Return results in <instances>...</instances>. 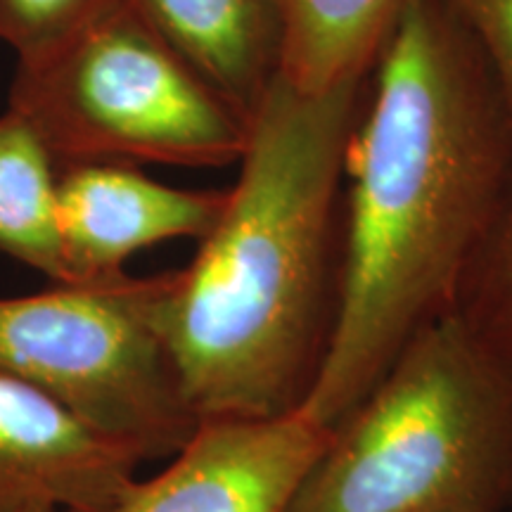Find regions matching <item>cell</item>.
<instances>
[{
	"label": "cell",
	"instance_id": "1",
	"mask_svg": "<svg viewBox=\"0 0 512 512\" xmlns=\"http://www.w3.org/2000/svg\"><path fill=\"white\" fill-rule=\"evenodd\" d=\"M512 166V119L444 0H408L368 74L344 159L332 344L302 408L330 430L453 290Z\"/></svg>",
	"mask_w": 512,
	"mask_h": 512
},
{
	"label": "cell",
	"instance_id": "2",
	"mask_svg": "<svg viewBox=\"0 0 512 512\" xmlns=\"http://www.w3.org/2000/svg\"><path fill=\"white\" fill-rule=\"evenodd\" d=\"M368 76L304 93L283 76L249 119L240 174L195 259L166 273L159 332L200 420L302 413L328 358L344 159Z\"/></svg>",
	"mask_w": 512,
	"mask_h": 512
},
{
	"label": "cell",
	"instance_id": "3",
	"mask_svg": "<svg viewBox=\"0 0 512 512\" xmlns=\"http://www.w3.org/2000/svg\"><path fill=\"white\" fill-rule=\"evenodd\" d=\"M512 373L444 313L328 430L287 512H508Z\"/></svg>",
	"mask_w": 512,
	"mask_h": 512
},
{
	"label": "cell",
	"instance_id": "4",
	"mask_svg": "<svg viewBox=\"0 0 512 512\" xmlns=\"http://www.w3.org/2000/svg\"><path fill=\"white\" fill-rule=\"evenodd\" d=\"M10 110L64 164H238L249 124L131 0L64 46L17 62Z\"/></svg>",
	"mask_w": 512,
	"mask_h": 512
},
{
	"label": "cell",
	"instance_id": "5",
	"mask_svg": "<svg viewBox=\"0 0 512 512\" xmlns=\"http://www.w3.org/2000/svg\"><path fill=\"white\" fill-rule=\"evenodd\" d=\"M164 287L119 273L0 297V370L140 463L171 460L202 420L159 332Z\"/></svg>",
	"mask_w": 512,
	"mask_h": 512
},
{
	"label": "cell",
	"instance_id": "6",
	"mask_svg": "<svg viewBox=\"0 0 512 512\" xmlns=\"http://www.w3.org/2000/svg\"><path fill=\"white\" fill-rule=\"evenodd\" d=\"M328 430L292 413L202 420L169 465L140 479L117 512H287Z\"/></svg>",
	"mask_w": 512,
	"mask_h": 512
},
{
	"label": "cell",
	"instance_id": "7",
	"mask_svg": "<svg viewBox=\"0 0 512 512\" xmlns=\"http://www.w3.org/2000/svg\"><path fill=\"white\" fill-rule=\"evenodd\" d=\"M228 190H183L131 164L57 166V233L69 283L126 273L133 254L166 240L200 242Z\"/></svg>",
	"mask_w": 512,
	"mask_h": 512
},
{
	"label": "cell",
	"instance_id": "8",
	"mask_svg": "<svg viewBox=\"0 0 512 512\" xmlns=\"http://www.w3.org/2000/svg\"><path fill=\"white\" fill-rule=\"evenodd\" d=\"M136 456L0 370V512H117L136 489Z\"/></svg>",
	"mask_w": 512,
	"mask_h": 512
},
{
	"label": "cell",
	"instance_id": "9",
	"mask_svg": "<svg viewBox=\"0 0 512 512\" xmlns=\"http://www.w3.org/2000/svg\"><path fill=\"white\" fill-rule=\"evenodd\" d=\"M131 3L145 22L249 124L283 69V0Z\"/></svg>",
	"mask_w": 512,
	"mask_h": 512
},
{
	"label": "cell",
	"instance_id": "10",
	"mask_svg": "<svg viewBox=\"0 0 512 512\" xmlns=\"http://www.w3.org/2000/svg\"><path fill=\"white\" fill-rule=\"evenodd\" d=\"M408 0H283L280 76L304 93H325L370 74Z\"/></svg>",
	"mask_w": 512,
	"mask_h": 512
},
{
	"label": "cell",
	"instance_id": "11",
	"mask_svg": "<svg viewBox=\"0 0 512 512\" xmlns=\"http://www.w3.org/2000/svg\"><path fill=\"white\" fill-rule=\"evenodd\" d=\"M0 254L69 283L57 233V162L15 110L0 117Z\"/></svg>",
	"mask_w": 512,
	"mask_h": 512
},
{
	"label": "cell",
	"instance_id": "12",
	"mask_svg": "<svg viewBox=\"0 0 512 512\" xmlns=\"http://www.w3.org/2000/svg\"><path fill=\"white\" fill-rule=\"evenodd\" d=\"M448 313L512 373V166L467 256Z\"/></svg>",
	"mask_w": 512,
	"mask_h": 512
},
{
	"label": "cell",
	"instance_id": "13",
	"mask_svg": "<svg viewBox=\"0 0 512 512\" xmlns=\"http://www.w3.org/2000/svg\"><path fill=\"white\" fill-rule=\"evenodd\" d=\"M119 0H0V41L17 62H36L74 38Z\"/></svg>",
	"mask_w": 512,
	"mask_h": 512
},
{
	"label": "cell",
	"instance_id": "14",
	"mask_svg": "<svg viewBox=\"0 0 512 512\" xmlns=\"http://www.w3.org/2000/svg\"><path fill=\"white\" fill-rule=\"evenodd\" d=\"M482 53L512 119V0H444Z\"/></svg>",
	"mask_w": 512,
	"mask_h": 512
},
{
	"label": "cell",
	"instance_id": "15",
	"mask_svg": "<svg viewBox=\"0 0 512 512\" xmlns=\"http://www.w3.org/2000/svg\"><path fill=\"white\" fill-rule=\"evenodd\" d=\"M24 512H72V510H60V508H29Z\"/></svg>",
	"mask_w": 512,
	"mask_h": 512
},
{
	"label": "cell",
	"instance_id": "16",
	"mask_svg": "<svg viewBox=\"0 0 512 512\" xmlns=\"http://www.w3.org/2000/svg\"><path fill=\"white\" fill-rule=\"evenodd\" d=\"M508 512H512V508H510V510H508Z\"/></svg>",
	"mask_w": 512,
	"mask_h": 512
}]
</instances>
